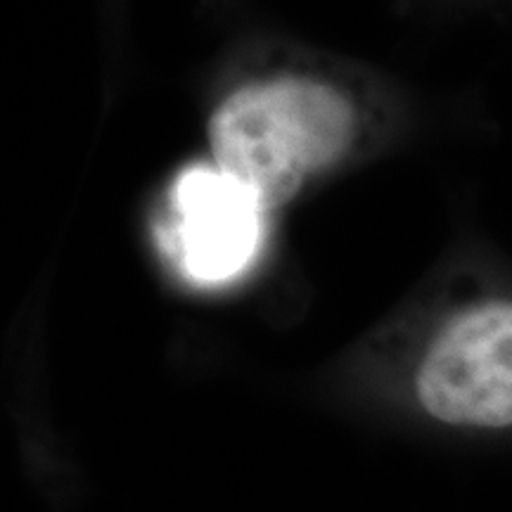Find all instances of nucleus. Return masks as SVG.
Here are the masks:
<instances>
[{"instance_id":"obj_1","label":"nucleus","mask_w":512,"mask_h":512,"mask_svg":"<svg viewBox=\"0 0 512 512\" xmlns=\"http://www.w3.org/2000/svg\"><path fill=\"white\" fill-rule=\"evenodd\" d=\"M354 112L335 88L285 76L240 88L209 121L216 169L245 185L264 211L344 155Z\"/></svg>"},{"instance_id":"obj_2","label":"nucleus","mask_w":512,"mask_h":512,"mask_svg":"<svg viewBox=\"0 0 512 512\" xmlns=\"http://www.w3.org/2000/svg\"><path fill=\"white\" fill-rule=\"evenodd\" d=\"M418 396L441 422L512 425V302L479 304L453 318L422 358Z\"/></svg>"},{"instance_id":"obj_3","label":"nucleus","mask_w":512,"mask_h":512,"mask_svg":"<svg viewBox=\"0 0 512 512\" xmlns=\"http://www.w3.org/2000/svg\"><path fill=\"white\" fill-rule=\"evenodd\" d=\"M174 240L183 268L200 283H223L254 259L261 214L245 185L209 166H190L174 188Z\"/></svg>"}]
</instances>
